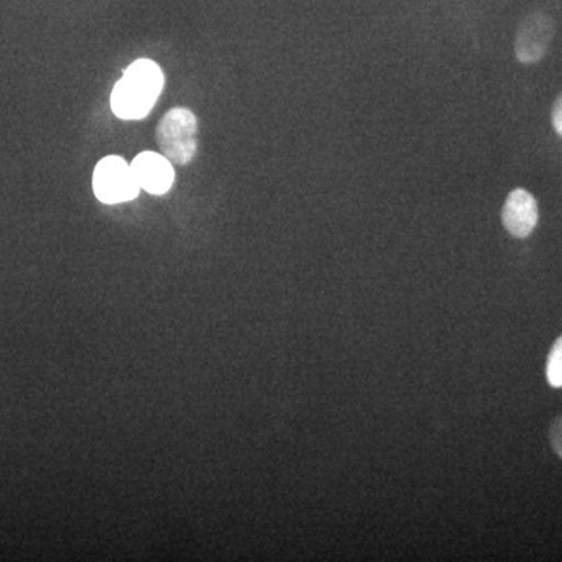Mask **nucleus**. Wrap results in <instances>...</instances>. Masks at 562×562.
<instances>
[{"instance_id":"f257e3e1","label":"nucleus","mask_w":562,"mask_h":562,"mask_svg":"<svg viewBox=\"0 0 562 562\" xmlns=\"http://www.w3.org/2000/svg\"><path fill=\"white\" fill-rule=\"evenodd\" d=\"M165 87V76L157 63L136 60L128 66L111 92V110L121 120H143L154 109Z\"/></svg>"},{"instance_id":"7ed1b4c3","label":"nucleus","mask_w":562,"mask_h":562,"mask_svg":"<svg viewBox=\"0 0 562 562\" xmlns=\"http://www.w3.org/2000/svg\"><path fill=\"white\" fill-rule=\"evenodd\" d=\"M92 188L95 198L106 205L133 201L140 190L132 166L121 157H106L99 161L92 176Z\"/></svg>"},{"instance_id":"0eeeda50","label":"nucleus","mask_w":562,"mask_h":562,"mask_svg":"<svg viewBox=\"0 0 562 562\" xmlns=\"http://www.w3.org/2000/svg\"><path fill=\"white\" fill-rule=\"evenodd\" d=\"M547 380L550 386L562 387V336L553 344L547 361Z\"/></svg>"},{"instance_id":"1a4fd4ad","label":"nucleus","mask_w":562,"mask_h":562,"mask_svg":"<svg viewBox=\"0 0 562 562\" xmlns=\"http://www.w3.org/2000/svg\"><path fill=\"white\" fill-rule=\"evenodd\" d=\"M552 124L558 135L562 136V92L553 103Z\"/></svg>"},{"instance_id":"6e6552de","label":"nucleus","mask_w":562,"mask_h":562,"mask_svg":"<svg viewBox=\"0 0 562 562\" xmlns=\"http://www.w3.org/2000/svg\"><path fill=\"white\" fill-rule=\"evenodd\" d=\"M549 438L554 453L562 460V416H558L550 425Z\"/></svg>"},{"instance_id":"f03ea898","label":"nucleus","mask_w":562,"mask_h":562,"mask_svg":"<svg viewBox=\"0 0 562 562\" xmlns=\"http://www.w3.org/2000/svg\"><path fill=\"white\" fill-rule=\"evenodd\" d=\"M198 135L199 124L195 114L183 106H177L169 110L158 124V149L172 165H190L198 154Z\"/></svg>"},{"instance_id":"39448f33","label":"nucleus","mask_w":562,"mask_h":562,"mask_svg":"<svg viewBox=\"0 0 562 562\" xmlns=\"http://www.w3.org/2000/svg\"><path fill=\"white\" fill-rule=\"evenodd\" d=\"M502 221L514 238H528L539 221L538 202L530 192L517 188L506 199L502 211Z\"/></svg>"},{"instance_id":"20e7f679","label":"nucleus","mask_w":562,"mask_h":562,"mask_svg":"<svg viewBox=\"0 0 562 562\" xmlns=\"http://www.w3.org/2000/svg\"><path fill=\"white\" fill-rule=\"evenodd\" d=\"M554 33H557V24L552 16L543 11L528 14L520 22L516 33L514 50H516L517 60L524 65L541 61L552 44Z\"/></svg>"},{"instance_id":"423d86ee","label":"nucleus","mask_w":562,"mask_h":562,"mask_svg":"<svg viewBox=\"0 0 562 562\" xmlns=\"http://www.w3.org/2000/svg\"><path fill=\"white\" fill-rule=\"evenodd\" d=\"M132 171L139 188L154 195L166 194L176 181L172 162L161 154L143 151L132 161Z\"/></svg>"}]
</instances>
